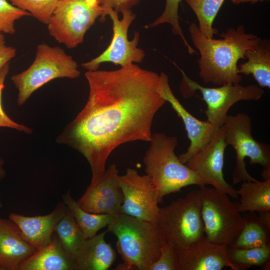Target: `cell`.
<instances>
[{"label": "cell", "mask_w": 270, "mask_h": 270, "mask_svg": "<svg viewBox=\"0 0 270 270\" xmlns=\"http://www.w3.org/2000/svg\"><path fill=\"white\" fill-rule=\"evenodd\" d=\"M99 6L102 10L100 20L104 22L106 20L104 14L108 9H112L118 13L125 10H132V8L137 4L140 0H98Z\"/></svg>", "instance_id": "obj_33"}, {"label": "cell", "mask_w": 270, "mask_h": 270, "mask_svg": "<svg viewBox=\"0 0 270 270\" xmlns=\"http://www.w3.org/2000/svg\"><path fill=\"white\" fill-rule=\"evenodd\" d=\"M54 232L63 249L74 260L80 246L87 238L68 208L56 224Z\"/></svg>", "instance_id": "obj_25"}, {"label": "cell", "mask_w": 270, "mask_h": 270, "mask_svg": "<svg viewBox=\"0 0 270 270\" xmlns=\"http://www.w3.org/2000/svg\"><path fill=\"white\" fill-rule=\"evenodd\" d=\"M225 139L228 145L235 150L236 162L232 174L234 184L246 181H255L246 169L245 158H250V164L262 167L263 180L270 178V147L256 141L253 137L252 120L246 114L238 112L228 115L224 124Z\"/></svg>", "instance_id": "obj_7"}, {"label": "cell", "mask_w": 270, "mask_h": 270, "mask_svg": "<svg viewBox=\"0 0 270 270\" xmlns=\"http://www.w3.org/2000/svg\"><path fill=\"white\" fill-rule=\"evenodd\" d=\"M0 270H1L0 268Z\"/></svg>", "instance_id": "obj_39"}, {"label": "cell", "mask_w": 270, "mask_h": 270, "mask_svg": "<svg viewBox=\"0 0 270 270\" xmlns=\"http://www.w3.org/2000/svg\"><path fill=\"white\" fill-rule=\"evenodd\" d=\"M31 16L7 0H0V34H14L16 32L15 22L25 16Z\"/></svg>", "instance_id": "obj_30"}, {"label": "cell", "mask_w": 270, "mask_h": 270, "mask_svg": "<svg viewBox=\"0 0 270 270\" xmlns=\"http://www.w3.org/2000/svg\"><path fill=\"white\" fill-rule=\"evenodd\" d=\"M2 206H2V202L0 200V209L2 208Z\"/></svg>", "instance_id": "obj_38"}, {"label": "cell", "mask_w": 270, "mask_h": 270, "mask_svg": "<svg viewBox=\"0 0 270 270\" xmlns=\"http://www.w3.org/2000/svg\"><path fill=\"white\" fill-rule=\"evenodd\" d=\"M119 171L114 164L106 170L98 182L90 184L78 202L84 211L93 214H120L124 196L120 186Z\"/></svg>", "instance_id": "obj_14"}, {"label": "cell", "mask_w": 270, "mask_h": 270, "mask_svg": "<svg viewBox=\"0 0 270 270\" xmlns=\"http://www.w3.org/2000/svg\"><path fill=\"white\" fill-rule=\"evenodd\" d=\"M80 74L76 62L64 49L44 42L39 44L29 67L11 77L18 90L17 104L23 105L33 92L53 80L74 79Z\"/></svg>", "instance_id": "obj_6"}, {"label": "cell", "mask_w": 270, "mask_h": 270, "mask_svg": "<svg viewBox=\"0 0 270 270\" xmlns=\"http://www.w3.org/2000/svg\"><path fill=\"white\" fill-rule=\"evenodd\" d=\"M236 192L240 196L238 208L242 214L270 211V179L243 182Z\"/></svg>", "instance_id": "obj_22"}, {"label": "cell", "mask_w": 270, "mask_h": 270, "mask_svg": "<svg viewBox=\"0 0 270 270\" xmlns=\"http://www.w3.org/2000/svg\"><path fill=\"white\" fill-rule=\"evenodd\" d=\"M228 144L225 139L224 124L219 128L209 142L198 150L186 164L206 184L238 198L236 190L225 180L223 174L224 152Z\"/></svg>", "instance_id": "obj_13"}, {"label": "cell", "mask_w": 270, "mask_h": 270, "mask_svg": "<svg viewBox=\"0 0 270 270\" xmlns=\"http://www.w3.org/2000/svg\"><path fill=\"white\" fill-rule=\"evenodd\" d=\"M160 77L158 92L166 102L170 103L182 120L190 141L186 151L178 156L181 162L186 164L198 150L209 142L219 128L207 120H200L190 114L174 95L169 84L168 75L162 72Z\"/></svg>", "instance_id": "obj_15"}, {"label": "cell", "mask_w": 270, "mask_h": 270, "mask_svg": "<svg viewBox=\"0 0 270 270\" xmlns=\"http://www.w3.org/2000/svg\"><path fill=\"white\" fill-rule=\"evenodd\" d=\"M106 231L117 238L122 263L116 270H148L166 242L156 223L121 213L115 216Z\"/></svg>", "instance_id": "obj_3"}, {"label": "cell", "mask_w": 270, "mask_h": 270, "mask_svg": "<svg viewBox=\"0 0 270 270\" xmlns=\"http://www.w3.org/2000/svg\"><path fill=\"white\" fill-rule=\"evenodd\" d=\"M200 190L160 208L156 222L164 241L178 252L204 236Z\"/></svg>", "instance_id": "obj_5"}, {"label": "cell", "mask_w": 270, "mask_h": 270, "mask_svg": "<svg viewBox=\"0 0 270 270\" xmlns=\"http://www.w3.org/2000/svg\"><path fill=\"white\" fill-rule=\"evenodd\" d=\"M184 0L196 14L202 34L208 38H214L215 34H218L213 23L225 0Z\"/></svg>", "instance_id": "obj_27"}, {"label": "cell", "mask_w": 270, "mask_h": 270, "mask_svg": "<svg viewBox=\"0 0 270 270\" xmlns=\"http://www.w3.org/2000/svg\"><path fill=\"white\" fill-rule=\"evenodd\" d=\"M191 40L200 52L199 76L206 84L218 86L240 84L239 60H245L246 52L261 40L257 35L246 33L244 26L230 28L219 34V39L208 38L192 22L188 27Z\"/></svg>", "instance_id": "obj_2"}, {"label": "cell", "mask_w": 270, "mask_h": 270, "mask_svg": "<svg viewBox=\"0 0 270 270\" xmlns=\"http://www.w3.org/2000/svg\"><path fill=\"white\" fill-rule=\"evenodd\" d=\"M182 0H166L165 8L162 13L152 22L146 26V28H152L164 24H170L172 27L173 34L180 36L188 53L194 54L197 52L186 40L180 24L178 12Z\"/></svg>", "instance_id": "obj_28"}, {"label": "cell", "mask_w": 270, "mask_h": 270, "mask_svg": "<svg viewBox=\"0 0 270 270\" xmlns=\"http://www.w3.org/2000/svg\"><path fill=\"white\" fill-rule=\"evenodd\" d=\"M4 160L0 157V180H2L6 176V172L4 168Z\"/></svg>", "instance_id": "obj_37"}, {"label": "cell", "mask_w": 270, "mask_h": 270, "mask_svg": "<svg viewBox=\"0 0 270 270\" xmlns=\"http://www.w3.org/2000/svg\"><path fill=\"white\" fill-rule=\"evenodd\" d=\"M247 60L238 66V72L252 74L262 88H270V41L261 40L245 54Z\"/></svg>", "instance_id": "obj_21"}, {"label": "cell", "mask_w": 270, "mask_h": 270, "mask_svg": "<svg viewBox=\"0 0 270 270\" xmlns=\"http://www.w3.org/2000/svg\"><path fill=\"white\" fill-rule=\"evenodd\" d=\"M62 198V201L87 238L94 236L98 231L108 226L114 218L115 216L112 214H93L84 211L80 207L78 200L72 196L69 190Z\"/></svg>", "instance_id": "obj_23"}, {"label": "cell", "mask_w": 270, "mask_h": 270, "mask_svg": "<svg viewBox=\"0 0 270 270\" xmlns=\"http://www.w3.org/2000/svg\"><path fill=\"white\" fill-rule=\"evenodd\" d=\"M9 69V64H8L0 70V128H8L26 134H31L32 132L31 128L14 121L8 116L3 108L2 92L4 87V82Z\"/></svg>", "instance_id": "obj_32"}, {"label": "cell", "mask_w": 270, "mask_h": 270, "mask_svg": "<svg viewBox=\"0 0 270 270\" xmlns=\"http://www.w3.org/2000/svg\"><path fill=\"white\" fill-rule=\"evenodd\" d=\"M121 13L122 17L120 20L116 11L108 9L106 12L105 18L109 16L112 22V40L108 47L99 56L82 64V66L87 71L96 70L100 65L104 62H110L124 67L143 61L144 52L138 48L139 32L134 33L132 40H129L128 36V28L136 19V14L132 10H125Z\"/></svg>", "instance_id": "obj_11"}, {"label": "cell", "mask_w": 270, "mask_h": 270, "mask_svg": "<svg viewBox=\"0 0 270 270\" xmlns=\"http://www.w3.org/2000/svg\"><path fill=\"white\" fill-rule=\"evenodd\" d=\"M149 142L143 162L145 172L156 190L158 203L166 195L178 192L186 186L196 185L201 188L206 186L175 154L178 146L176 136L156 132L152 134Z\"/></svg>", "instance_id": "obj_4"}, {"label": "cell", "mask_w": 270, "mask_h": 270, "mask_svg": "<svg viewBox=\"0 0 270 270\" xmlns=\"http://www.w3.org/2000/svg\"><path fill=\"white\" fill-rule=\"evenodd\" d=\"M119 182L124 196L120 213L156 223L160 208L150 178L128 168L124 174L120 176Z\"/></svg>", "instance_id": "obj_12"}, {"label": "cell", "mask_w": 270, "mask_h": 270, "mask_svg": "<svg viewBox=\"0 0 270 270\" xmlns=\"http://www.w3.org/2000/svg\"><path fill=\"white\" fill-rule=\"evenodd\" d=\"M204 236L210 241L230 246L242 230L245 220L237 202L213 187L200 189Z\"/></svg>", "instance_id": "obj_8"}, {"label": "cell", "mask_w": 270, "mask_h": 270, "mask_svg": "<svg viewBox=\"0 0 270 270\" xmlns=\"http://www.w3.org/2000/svg\"><path fill=\"white\" fill-rule=\"evenodd\" d=\"M264 0L270 1V0H231L232 4H239L244 3L255 4L258 2H263Z\"/></svg>", "instance_id": "obj_36"}, {"label": "cell", "mask_w": 270, "mask_h": 270, "mask_svg": "<svg viewBox=\"0 0 270 270\" xmlns=\"http://www.w3.org/2000/svg\"><path fill=\"white\" fill-rule=\"evenodd\" d=\"M245 223L241 232L228 247L250 248L270 246V230L260 221L254 212L243 213Z\"/></svg>", "instance_id": "obj_24"}, {"label": "cell", "mask_w": 270, "mask_h": 270, "mask_svg": "<svg viewBox=\"0 0 270 270\" xmlns=\"http://www.w3.org/2000/svg\"><path fill=\"white\" fill-rule=\"evenodd\" d=\"M102 13L86 0H58L46 24L50 35L68 48L82 43L87 31Z\"/></svg>", "instance_id": "obj_10"}, {"label": "cell", "mask_w": 270, "mask_h": 270, "mask_svg": "<svg viewBox=\"0 0 270 270\" xmlns=\"http://www.w3.org/2000/svg\"><path fill=\"white\" fill-rule=\"evenodd\" d=\"M66 210L67 207L62 201L46 215L30 216L11 213L8 218L18 226L24 238L38 250L50 242L56 224Z\"/></svg>", "instance_id": "obj_17"}, {"label": "cell", "mask_w": 270, "mask_h": 270, "mask_svg": "<svg viewBox=\"0 0 270 270\" xmlns=\"http://www.w3.org/2000/svg\"><path fill=\"white\" fill-rule=\"evenodd\" d=\"M89 94L84 108L56 139L82 154L99 182L112 151L136 140L150 142L152 125L166 101L158 92L160 74L134 64L111 70L86 71Z\"/></svg>", "instance_id": "obj_1"}, {"label": "cell", "mask_w": 270, "mask_h": 270, "mask_svg": "<svg viewBox=\"0 0 270 270\" xmlns=\"http://www.w3.org/2000/svg\"><path fill=\"white\" fill-rule=\"evenodd\" d=\"M258 213V216L260 222L270 230V211H264Z\"/></svg>", "instance_id": "obj_35"}, {"label": "cell", "mask_w": 270, "mask_h": 270, "mask_svg": "<svg viewBox=\"0 0 270 270\" xmlns=\"http://www.w3.org/2000/svg\"><path fill=\"white\" fill-rule=\"evenodd\" d=\"M180 70L182 76L180 86L182 96L185 98H189L196 90L199 91L206 104L204 111L206 120L218 128L225 124L228 112L234 104L241 100H258L264 94L262 88L256 84L244 86L238 84L216 88L203 86L188 77L182 70Z\"/></svg>", "instance_id": "obj_9"}, {"label": "cell", "mask_w": 270, "mask_h": 270, "mask_svg": "<svg viewBox=\"0 0 270 270\" xmlns=\"http://www.w3.org/2000/svg\"><path fill=\"white\" fill-rule=\"evenodd\" d=\"M180 268L178 251L171 244L164 242L159 257L150 266L148 270H180Z\"/></svg>", "instance_id": "obj_31"}, {"label": "cell", "mask_w": 270, "mask_h": 270, "mask_svg": "<svg viewBox=\"0 0 270 270\" xmlns=\"http://www.w3.org/2000/svg\"><path fill=\"white\" fill-rule=\"evenodd\" d=\"M14 6L28 12L47 24L58 0H8Z\"/></svg>", "instance_id": "obj_29"}, {"label": "cell", "mask_w": 270, "mask_h": 270, "mask_svg": "<svg viewBox=\"0 0 270 270\" xmlns=\"http://www.w3.org/2000/svg\"><path fill=\"white\" fill-rule=\"evenodd\" d=\"M36 250L22 237L20 230L10 220L0 217V268L19 270L22 263Z\"/></svg>", "instance_id": "obj_18"}, {"label": "cell", "mask_w": 270, "mask_h": 270, "mask_svg": "<svg viewBox=\"0 0 270 270\" xmlns=\"http://www.w3.org/2000/svg\"><path fill=\"white\" fill-rule=\"evenodd\" d=\"M104 231L86 238L74 260L75 270H107L116 260V253L105 240Z\"/></svg>", "instance_id": "obj_19"}, {"label": "cell", "mask_w": 270, "mask_h": 270, "mask_svg": "<svg viewBox=\"0 0 270 270\" xmlns=\"http://www.w3.org/2000/svg\"><path fill=\"white\" fill-rule=\"evenodd\" d=\"M16 55L14 48L6 44L4 34H0V70Z\"/></svg>", "instance_id": "obj_34"}, {"label": "cell", "mask_w": 270, "mask_h": 270, "mask_svg": "<svg viewBox=\"0 0 270 270\" xmlns=\"http://www.w3.org/2000/svg\"><path fill=\"white\" fill-rule=\"evenodd\" d=\"M227 246L215 243L204 236L188 248L178 252L180 270L232 269Z\"/></svg>", "instance_id": "obj_16"}, {"label": "cell", "mask_w": 270, "mask_h": 270, "mask_svg": "<svg viewBox=\"0 0 270 270\" xmlns=\"http://www.w3.org/2000/svg\"><path fill=\"white\" fill-rule=\"evenodd\" d=\"M19 270H75V264L54 232L50 242L24 260Z\"/></svg>", "instance_id": "obj_20"}, {"label": "cell", "mask_w": 270, "mask_h": 270, "mask_svg": "<svg viewBox=\"0 0 270 270\" xmlns=\"http://www.w3.org/2000/svg\"><path fill=\"white\" fill-rule=\"evenodd\" d=\"M228 252L232 270H245L252 266L270 270V246L250 248H228Z\"/></svg>", "instance_id": "obj_26"}]
</instances>
